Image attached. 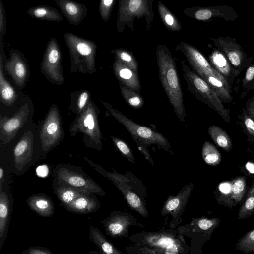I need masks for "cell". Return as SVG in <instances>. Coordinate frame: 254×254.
<instances>
[{
	"instance_id": "obj_37",
	"label": "cell",
	"mask_w": 254,
	"mask_h": 254,
	"mask_svg": "<svg viewBox=\"0 0 254 254\" xmlns=\"http://www.w3.org/2000/svg\"><path fill=\"white\" fill-rule=\"evenodd\" d=\"M202 157L208 165L216 166L221 161V155L216 148L208 141H205L202 148Z\"/></svg>"
},
{
	"instance_id": "obj_16",
	"label": "cell",
	"mask_w": 254,
	"mask_h": 254,
	"mask_svg": "<svg viewBox=\"0 0 254 254\" xmlns=\"http://www.w3.org/2000/svg\"><path fill=\"white\" fill-rule=\"evenodd\" d=\"M186 15L198 21L208 22L218 17L228 21H234L239 17L235 9L226 4L211 6L188 7L182 10Z\"/></svg>"
},
{
	"instance_id": "obj_10",
	"label": "cell",
	"mask_w": 254,
	"mask_h": 254,
	"mask_svg": "<svg viewBox=\"0 0 254 254\" xmlns=\"http://www.w3.org/2000/svg\"><path fill=\"white\" fill-rule=\"evenodd\" d=\"M218 223V219L216 218H194L190 223L178 226L177 231L178 234L191 239L190 253L195 254L197 253L201 245L208 240V237Z\"/></svg>"
},
{
	"instance_id": "obj_49",
	"label": "cell",
	"mask_w": 254,
	"mask_h": 254,
	"mask_svg": "<svg viewBox=\"0 0 254 254\" xmlns=\"http://www.w3.org/2000/svg\"><path fill=\"white\" fill-rule=\"evenodd\" d=\"M248 112L251 117L254 119V100L250 103L248 107Z\"/></svg>"
},
{
	"instance_id": "obj_42",
	"label": "cell",
	"mask_w": 254,
	"mask_h": 254,
	"mask_svg": "<svg viewBox=\"0 0 254 254\" xmlns=\"http://www.w3.org/2000/svg\"><path fill=\"white\" fill-rule=\"evenodd\" d=\"M115 0H100L99 13L105 22L109 21Z\"/></svg>"
},
{
	"instance_id": "obj_44",
	"label": "cell",
	"mask_w": 254,
	"mask_h": 254,
	"mask_svg": "<svg viewBox=\"0 0 254 254\" xmlns=\"http://www.w3.org/2000/svg\"><path fill=\"white\" fill-rule=\"evenodd\" d=\"M6 29V19L4 5L0 0V41H3Z\"/></svg>"
},
{
	"instance_id": "obj_14",
	"label": "cell",
	"mask_w": 254,
	"mask_h": 254,
	"mask_svg": "<svg viewBox=\"0 0 254 254\" xmlns=\"http://www.w3.org/2000/svg\"><path fill=\"white\" fill-rule=\"evenodd\" d=\"M101 223L106 234L114 238H128L129 228L131 226L142 228L147 226L138 223L136 218L131 214L120 210L111 212Z\"/></svg>"
},
{
	"instance_id": "obj_31",
	"label": "cell",
	"mask_w": 254,
	"mask_h": 254,
	"mask_svg": "<svg viewBox=\"0 0 254 254\" xmlns=\"http://www.w3.org/2000/svg\"><path fill=\"white\" fill-rule=\"evenodd\" d=\"M157 9L163 23L168 30L175 32L182 30V25L178 19L162 2H158Z\"/></svg>"
},
{
	"instance_id": "obj_19",
	"label": "cell",
	"mask_w": 254,
	"mask_h": 254,
	"mask_svg": "<svg viewBox=\"0 0 254 254\" xmlns=\"http://www.w3.org/2000/svg\"><path fill=\"white\" fill-rule=\"evenodd\" d=\"M34 136L31 131L24 132L15 146L13 157L14 167L18 171H22L29 164L33 155Z\"/></svg>"
},
{
	"instance_id": "obj_12",
	"label": "cell",
	"mask_w": 254,
	"mask_h": 254,
	"mask_svg": "<svg viewBox=\"0 0 254 254\" xmlns=\"http://www.w3.org/2000/svg\"><path fill=\"white\" fill-rule=\"evenodd\" d=\"M61 62L60 47L57 39L52 37L47 44L40 67L45 77L54 84L62 85L65 81Z\"/></svg>"
},
{
	"instance_id": "obj_48",
	"label": "cell",
	"mask_w": 254,
	"mask_h": 254,
	"mask_svg": "<svg viewBox=\"0 0 254 254\" xmlns=\"http://www.w3.org/2000/svg\"><path fill=\"white\" fill-rule=\"evenodd\" d=\"M48 173V168L46 166H41L37 169V174L39 176L45 177Z\"/></svg>"
},
{
	"instance_id": "obj_18",
	"label": "cell",
	"mask_w": 254,
	"mask_h": 254,
	"mask_svg": "<svg viewBox=\"0 0 254 254\" xmlns=\"http://www.w3.org/2000/svg\"><path fill=\"white\" fill-rule=\"evenodd\" d=\"M10 59L6 61L4 68L8 72L15 84L23 88L28 80L30 72L28 64L24 54L20 51L11 49Z\"/></svg>"
},
{
	"instance_id": "obj_13",
	"label": "cell",
	"mask_w": 254,
	"mask_h": 254,
	"mask_svg": "<svg viewBox=\"0 0 254 254\" xmlns=\"http://www.w3.org/2000/svg\"><path fill=\"white\" fill-rule=\"evenodd\" d=\"M194 183L185 185L176 195H169L160 210V214L165 216L170 214L172 219L169 224L170 228L175 229L182 222V216L188 201L192 192Z\"/></svg>"
},
{
	"instance_id": "obj_51",
	"label": "cell",
	"mask_w": 254,
	"mask_h": 254,
	"mask_svg": "<svg viewBox=\"0 0 254 254\" xmlns=\"http://www.w3.org/2000/svg\"><path fill=\"white\" fill-rule=\"evenodd\" d=\"M246 168L250 173L254 174V163L251 162H248L246 164Z\"/></svg>"
},
{
	"instance_id": "obj_5",
	"label": "cell",
	"mask_w": 254,
	"mask_h": 254,
	"mask_svg": "<svg viewBox=\"0 0 254 254\" xmlns=\"http://www.w3.org/2000/svg\"><path fill=\"white\" fill-rule=\"evenodd\" d=\"M64 38L70 54L71 72H79L84 74L96 72V44L68 32L64 34Z\"/></svg>"
},
{
	"instance_id": "obj_38",
	"label": "cell",
	"mask_w": 254,
	"mask_h": 254,
	"mask_svg": "<svg viewBox=\"0 0 254 254\" xmlns=\"http://www.w3.org/2000/svg\"><path fill=\"white\" fill-rule=\"evenodd\" d=\"M246 181L244 178L235 179L231 184L230 195L236 202H239L242 199L246 190Z\"/></svg>"
},
{
	"instance_id": "obj_30",
	"label": "cell",
	"mask_w": 254,
	"mask_h": 254,
	"mask_svg": "<svg viewBox=\"0 0 254 254\" xmlns=\"http://www.w3.org/2000/svg\"><path fill=\"white\" fill-rule=\"evenodd\" d=\"M214 90L218 96L225 102L231 100L229 88L227 81L222 80L215 76L206 74L201 77Z\"/></svg>"
},
{
	"instance_id": "obj_46",
	"label": "cell",
	"mask_w": 254,
	"mask_h": 254,
	"mask_svg": "<svg viewBox=\"0 0 254 254\" xmlns=\"http://www.w3.org/2000/svg\"><path fill=\"white\" fill-rule=\"evenodd\" d=\"M244 124L248 133L254 137V121L247 115L244 116Z\"/></svg>"
},
{
	"instance_id": "obj_9",
	"label": "cell",
	"mask_w": 254,
	"mask_h": 254,
	"mask_svg": "<svg viewBox=\"0 0 254 254\" xmlns=\"http://www.w3.org/2000/svg\"><path fill=\"white\" fill-rule=\"evenodd\" d=\"M181 66L184 78L187 83V90L199 99L210 105L225 121H228V113L214 90L203 79L191 70L184 60L182 61Z\"/></svg>"
},
{
	"instance_id": "obj_4",
	"label": "cell",
	"mask_w": 254,
	"mask_h": 254,
	"mask_svg": "<svg viewBox=\"0 0 254 254\" xmlns=\"http://www.w3.org/2000/svg\"><path fill=\"white\" fill-rule=\"evenodd\" d=\"M128 239L135 244L156 249L158 254H188L190 251L184 237L170 228L157 232L143 231Z\"/></svg>"
},
{
	"instance_id": "obj_25",
	"label": "cell",
	"mask_w": 254,
	"mask_h": 254,
	"mask_svg": "<svg viewBox=\"0 0 254 254\" xmlns=\"http://www.w3.org/2000/svg\"><path fill=\"white\" fill-rule=\"evenodd\" d=\"M10 219V200L5 192L0 191V249L7 235Z\"/></svg>"
},
{
	"instance_id": "obj_32",
	"label": "cell",
	"mask_w": 254,
	"mask_h": 254,
	"mask_svg": "<svg viewBox=\"0 0 254 254\" xmlns=\"http://www.w3.org/2000/svg\"><path fill=\"white\" fill-rule=\"evenodd\" d=\"M70 110L77 116L80 114L87 106L91 98V93L82 89L70 94Z\"/></svg>"
},
{
	"instance_id": "obj_35",
	"label": "cell",
	"mask_w": 254,
	"mask_h": 254,
	"mask_svg": "<svg viewBox=\"0 0 254 254\" xmlns=\"http://www.w3.org/2000/svg\"><path fill=\"white\" fill-rule=\"evenodd\" d=\"M211 63L224 76L230 73V66L225 56L218 50H214L209 57Z\"/></svg>"
},
{
	"instance_id": "obj_21",
	"label": "cell",
	"mask_w": 254,
	"mask_h": 254,
	"mask_svg": "<svg viewBox=\"0 0 254 254\" xmlns=\"http://www.w3.org/2000/svg\"><path fill=\"white\" fill-rule=\"evenodd\" d=\"M68 22L71 25L77 26L85 18L87 14L85 5L72 0H55Z\"/></svg>"
},
{
	"instance_id": "obj_2",
	"label": "cell",
	"mask_w": 254,
	"mask_h": 254,
	"mask_svg": "<svg viewBox=\"0 0 254 254\" xmlns=\"http://www.w3.org/2000/svg\"><path fill=\"white\" fill-rule=\"evenodd\" d=\"M156 56L159 79L162 87L179 120L186 117L182 89L175 60L169 49L163 44L156 48Z\"/></svg>"
},
{
	"instance_id": "obj_26",
	"label": "cell",
	"mask_w": 254,
	"mask_h": 254,
	"mask_svg": "<svg viewBox=\"0 0 254 254\" xmlns=\"http://www.w3.org/2000/svg\"><path fill=\"white\" fill-rule=\"evenodd\" d=\"M89 240L95 244L103 254H122L111 242L108 241L97 227L91 226L89 228Z\"/></svg>"
},
{
	"instance_id": "obj_11",
	"label": "cell",
	"mask_w": 254,
	"mask_h": 254,
	"mask_svg": "<svg viewBox=\"0 0 254 254\" xmlns=\"http://www.w3.org/2000/svg\"><path fill=\"white\" fill-rule=\"evenodd\" d=\"M64 134L59 108L53 104L44 119L40 132V142L43 151L48 152L56 147Z\"/></svg>"
},
{
	"instance_id": "obj_17",
	"label": "cell",
	"mask_w": 254,
	"mask_h": 254,
	"mask_svg": "<svg viewBox=\"0 0 254 254\" xmlns=\"http://www.w3.org/2000/svg\"><path fill=\"white\" fill-rule=\"evenodd\" d=\"M30 112L27 103L23 105L12 117L0 116V141L6 144L14 139L26 122Z\"/></svg>"
},
{
	"instance_id": "obj_8",
	"label": "cell",
	"mask_w": 254,
	"mask_h": 254,
	"mask_svg": "<svg viewBox=\"0 0 254 254\" xmlns=\"http://www.w3.org/2000/svg\"><path fill=\"white\" fill-rule=\"evenodd\" d=\"M53 176L57 185L70 187L100 196L106 194L104 190L79 167L60 163L55 166Z\"/></svg>"
},
{
	"instance_id": "obj_47",
	"label": "cell",
	"mask_w": 254,
	"mask_h": 254,
	"mask_svg": "<svg viewBox=\"0 0 254 254\" xmlns=\"http://www.w3.org/2000/svg\"><path fill=\"white\" fill-rule=\"evenodd\" d=\"M254 78V66H250L245 74V79L246 81L249 82Z\"/></svg>"
},
{
	"instance_id": "obj_50",
	"label": "cell",
	"mask_w": 254,
	"mask_h": 254,
	"mask_svg": "<svg viewBox=\"0 0 254 254\" xmlns=\"http://www.w3.org/2000/svg\"><path fill=\"white\" fill-rule=\"evenodd\" d=\"M4 181V170L2 167L0 168V191L2 190L3 183Z\"/></svg>"
},
{
	"instance_id": "obj_36",
	"label": "cell",
	"mask_w": 254,
	"mask_h": 254,
	"mask_svg": "<svg viewBox=\"0 0 254 254\" xmlns=\"http://www.w3.org/2000/svg\"><path fill=\"white\" fill-rule=\"evenodd\" d=\"M111 52L114 54L115 57L121 62L138 73V63L134 55L131 51L121 48L114 49Z\"/></svg>"
},
{
	"instance_id": "obj_7",
	"label": "cell",
	"mask_w": 254,
	"mask_h": 254,
	"mask_svg": "<svg viewBox=\"0 0 254 254\" xmlns=\"http://www.w3.org/2000/svg\"><path fill=\"white\" fill-rule=\"evenodd\" d=\"M153 0H119L116 20L119 33H122L126 26L134 29L136 19H144L146 28L150 29L153 21Z\"/></svg>"
},
{
	"instance_id": "obj_6",
	"label": "cell",
	"mask_w": 254,
	"mask_h": 254,
	"mask_svg": "<svg viewBox=\"0 0 254 254\" xmlns=\"http://www.w3.org/2000/svg\"><path fill=\"white\" fill-rule=\"evenodd\" d=\"M99 113L98 107L90 99L84 111L71 123L69 131L72 136L82 133V141L86 146L100 152L103 148V136L99 123Z\"/></svg>"
},
{
	"instance_id": "obj_39",
	"label": "cell",
	"mask_w": 254,
	"mask_h": 254,
	"mask_svg": "<svg viewBox=\"0 0 254 254\" xmlns=\"http://www.w3.org/2000/svg\"><path fill=\"white\" fill-rule=\"evenodd\" d=\"M111 138L117 150L130 162L135 164V160L132 151L128 144L123 140L115 136Z\"/></svg>"
},
{
	"instance_id": "obj_29",
	"label": "cell",
	"mask_w": 254,
	"mask_h": 254,
	"mask_svg": "<svg viewBox=\"0 0 254 254\" xmlns=\"http://www.w3.org/2000/svg\"><path fill=\"white\" fill-rule=\"evenodd\" d=\"M54 190L55 195L63 205L72 202L79 196L91 193L70 187L59 185H56Z\"/></svg>"
},
{
	"instance_id": "obj_40",
	"label": "cell",
	"mask_w": 254,
	"mask_h": 254,
	"mask_svg": "<svg viewBox=\"0 0 254 254\" xmlns=\"http://www.w3.org/2000/svg\"><path fill=\"white\" fill-rule=\"evenodd\" d=\"M254 211V186L248 191L246 199L244 203L241 206L238 217L243 218L250 215Z\"/></svg>"
},
{
	"instance_id": "obj_24",
	"label": "cell",
	"mask_w": 254,
	"mask_h": 254,
	"mask_svg": "<svg viewBox=\"0 0 254 254\" xmlns=\"http://www.w3.org/2000/svg\"><path fill=\"white\" fill-rule=\"evenodd\" d=\"M29 208L43 217H50L54 212V205L51 199L45 194L30 195L26 200Z\"/></svg>"
},
{
	"instance_id": "obj_22",
	"label": "cell",
	"mask_w": 254,
	"mask_h": 254,
	"mask_svg": "<svg viewBox=\"0 0 254 254\" xmlns=\"http://www.w3.org/2000/svg\"><path fill=\"white\" fill-rule=\"evenodd\" d=\"M113 71L120 83L140 93V82L138 73L115 57Z\"/></svg>"
},
{
	"instance_id": "obj_28",
	"label": "cell",
	"mask_w": 254,
	"mask_h": 254,
	"mask_svg": "<svg viewBox=\"0 0 254 254\" xmlns=\"http://www.w3.org/2000/svg\"><path fill=\"white\" fill-rule=\"evenodd\" d=\"M3 56L0 54V99L5 105H13L17 98V94L10 83L5 79L3 74Z\"/></svg>"
},
{
	"instance_id": "obj_27",
	"label": "cell",
	"mask_w": 254,
	"mask_h": 254,
	"mask_svg": "<svg viewBox=\"0 0 254 254\" xmlns=\"http://www.w3.org/2000/svg\"><path fill=\"white\" fill-rule=\"evenodd\" d=\"M27 13L31 17L37 19L57 22L63 19V16L58 10L48 5L31 7L27 10Z\"/></svg>"
},
{
	"instance_id": "obj_33",
	"label": "cell",
	"mask_w": 254,
	"mask_h": 254,
	"mask_svg": "<svg viewBox=\"0 0 254 254\" xmlns=\"http://www.w3.org/2000/svg\"><path fill=\"white\" fill-rule=\"evenodd\" d=\"M208 131L210 136L217 146L226 151L231 149L232 144L231 139L223 129L213 125L209 127Z\"/></svg>"
},
{
	"instance_id": "obj_45",
	"label": "cell",
	"mask_w": 254,
	"mask_h": 254,
	"mask_svg": "<svg viewBox=\"0 0 254 254\" xmlns=\"http://www.w3.org/2000/svg\"><path fill=\"white\" fill-rule=\"evenodd\" d=\"M53 252L49 249L41 246L30 247L23 250L22 254H52Z\"/></svg>"
},
{
	"instance_id": "obj_23",
	"label": "cell",
	"mask_w": 254,
	"mask_h": 254,
	"mask_svg": "<svg viewBox=\"0 0 254 254\" xmlns=\"http://www.w3.org/2000/svg\"><path fill=\"white\" fill-rule=\"evenodd\" d=\"M94 194L90 193L79 196L64 207L67 211L74 213L86 214L95 212L100 208L101 204Z\"/></svg>"
},
{
	"instance_id": "obj_20",
	"label": "cell",
	"mask_w": 254,
	"mask_h": 254,
	"mask_svg": "<svg viewBox=\"0 0 254 254\" xmlns=\"http://www.w3.org/2000/svg\"><path fill=\"white\" fill-rule=\"evenodd\" d=\"M210 39L214 45L225 54L233 65H240L244 58V52L242 47L234 38L230 36H218Z\"/></svg>"
},
{
	"instance_id": "obj_3",
	"label": "cell",
	"mask_w": 254,
	"mask_h": 254,
	"mask_svg": "<svg viewBox=\"0 0 254 254\" xmlns=\"http://www.w3.org/2000/svg\"><path fill=\"white\" fill-rule=\"evenodd\" d=\"M102 103L112 117L128 130L136 142L139 151L152 166L154 163L148 149L150 145H157L170 154H174L169 141L161 133L135 123L108 103Z\"/></svg>"
},
{
	"instance_id": "obj_1",
	"label": "cell",
	"mask_w": 254,
	"mask_h": 254,
	"mask_svg": "<svg viewBox=\"0 0 254 254\" xmlns=\"http://www.w3.org/2000/svg\"><path fill=\"white\" fill-rule=\"evenodd\" d=\"M84 159L99 174L112 182L122 193L131 209L144 218L148 217L149 213L146 206L147 190L139 178L130 171L122 174L113 168L111 172L87 157H84Z\"/></svg>"
},
{
	"instance_id": "obj_43",
	"label": "cell",
	"mask_w": 254,
	"mask_h": 254,
	"mask_svg": "<svg viewBox=\"0 0 254 254\" xmlns=\"http://www.w3.org/2000/svg\"><path fill=\"white\" fill-rule=\"evenodd\" d=\"M127 254H158L157 251L150 247L134 244L133 245L127 246L125 248Z\"/></svg>"
},
{
	"instance_id": "obj_15",
	"label": "cell",
	"mask_w": 254,
	"mask_h": 254,
	"mask_svg": "<svg viewBox=\"0 0 254 254\" xmlns=\"http://www.w3.org/2000/svg\"><path fill=\"white\" fill-rule=\"evenodd\" d=\"M175 49L183 54L193 71L200 77L210 74L227 81L225 77L213 68L202 54L193 46L182 41L175 46Z\"/></svg>"
},
{
	"instance_id": "obj_41",
	"label": "cell",
	"mask_w": 254,
	"mask_h": 254,
	"mask_svg": "<svg viewBox=\"0 0 254 254\" xmlns=\"http://www.w3.org/2000/svg\"><path fill=\"white\" fill-rule=\"evenodd\" d=\"M238 246L243 251L254 253V229L248 232L241 239Z\"/></svg>"
},
{
	"instance_id": "obj_34",
	"label": "cell",
	"mask_w": 254,
	"mask_h": 254,
	"mask_svg": "<svg viewBox=\"0 0 254 254\" xmlns=\"http://www.w3.org/2000/svg\"><path fill=\"white\" fill-rule=\"evenodd\" d=\"M120 91L125 101L132 108L139 109L143 107L144 101L139 93L120 83Z\"/></svg>"
}]
</instances>
